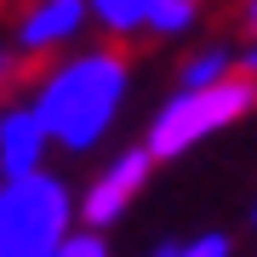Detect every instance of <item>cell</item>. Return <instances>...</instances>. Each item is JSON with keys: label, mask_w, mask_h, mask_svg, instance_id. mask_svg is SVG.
Returning <instances> with one entry per match:
<instances>
[{"label": "cell", "mask_w": 257, "mask_h": 257, "mask_svg": "<svg viewBox=\"0 0 257 257\" xmlns=\"http://www.w3.org/2000/svg\"><path fill=\"white\" fill-rule=\"evenodd\" d=\"M69 183L52 172H29L18 183H0V257H57L69 240Z\"/></svg>", "instance_id": "2"}, {"label": "cell", "mask_w": 257, "mask_h": 257, "mask_svg": "<svg viewBox=\"0 0 257 257\" xmlns=\"http://www.w3.org/2000/svg\"><path fill=\"white\" fill-rule=\"evenodd\" d=\"M149 172H155V160H149V149H120V155L103 166V172L92 177V189L80 194V223L92 234H103L109 223L120 217V211L132 206V194H143Z\"/></svg>", "instance_id": "4"}, {"label": "cell", "mask_w": 257, "mask_h": 257, "mask_svg": "<svg viewBox=\"0 0 257 257\" xmlns=\"http://www.w3.org/2000/svg\"><path fill=\"white\" fill-rule=\"evenodd\" d=\"M246 29L257 35V0H246Z\"/></svg>", "instance_id": "14"}, {"label": "cell", "mask_w": 257, "mask_h": 257, "mask_svg": "<svg viewBox=\"0 0 257 257\" xmlns=\"http://www.w3.org/2000/svg\"><path fill=\"white\" fill-rule=\"evenodd\" d=\"M251 103H257V80H246V74H229V80L206 86V92H177L155 114V126H149V143H143L149 160H177L200 138H211V132H223L229 120H240Z\"/></svg>", "instance_id": "3"}, {"label": "cell", "mask_w": 257, "mask_h": 257, "mask_svg": "<svg viewBox=\"0 0 257 257\" xmlns=\"http://www.w3.org/2000/svg\"><path fill=\"white\" fill-rule=\"evenodd\" d=\"M86 18H97L109 35H132L143 29V0H86Z\"/></svg>", "instance_id": "9"}, {"label": "cell", "mask_w": 257, "mask_h": 257, "mask_svg": "<svg viewBox=\"0 0 257 257\" xmlns=\"http://www.w3.org/2000/svg\"><path fill=\"white\" fill-rule=\"evenodd\" d=\"M86 29V0H35L18 18V52H57Z\"/></svg>", "instance_id": "5"}, {"label": "cell", "mask_w": 257, "mask_h": 257, "mask_svg": "<svg viewBox=\"0 0 257 257\" xmlns=\"http://www.w3.org/2000/svg\"><path fill=\"white\" fill-rule=\"evenodd\" d=\"M155 257H229V234H200L189 246H160Z\"/></svg>", "instance_id": "10"}, {"label": "cell", "mask_w": 257, "mask_h": 257, "mask_svg": "<svg viewBox=\"0 0 257 257\" xmlns=\"http://www.w3.org/2000/svg\"><path fill=\"white\" fill-rule=\"evenodd\" d=\"M200 12V0H143V29L155 35H183Z\"/></svg>", "instance_id": "8"}, {"label": "cell", "mask_w": 257, "mask_h": 257, "mask_svg": "<svg viewBox=\"0 0 257 257\" xmlns=\"http://www.w3.org/2000/svg\"><path fill=\"white\" fill-rule=\"evenodd\" d=\"M240 74H246V80H257V46H251L246 57H240Z\"/></svg>", "instance_id": "13"}, {"label": "cell", "mask_w": 257, "mask_h": 257, "mask_svg": "<svg viewBox=\"0 0 257 257\" xmlns=\"http://www.w3.org/2000/svg\"><path fill=\"white\" fill-rule=\"evenodd\" d=\"M126 86H132V69L120 52H80L69 63H57L35 92V120L46 132V143H63V149H92L103 132L114 126L120 103H126Z\"/></svg>", "instance_id": "1"}, {"label": "cell", "mask_w": 257, "mask_h": 257, "mask_svg": "<svg viewBox=\"0 0 257 257\" xmlns=\"http://www.w3.org/2000/svg\"><path fill=\"white\" fill-rule=\"evenodd\" d=\"M12 69H18V57H12L6 46H0V92H6V86H12Z\"/></svg>", "instance_id": "12"}, {"label": "cell", "mask_w": 257, "mask_h": 257, "mask_svg": "<svg viewBox=\"0 0 257 257\" xmlns=\"http://www.w3.org/2000/svg\"><path fill=\"white\" fill-rule=\"evenodd\" d=\"M251 223H257V206H251Z\"/></svg>", "instance_id": "15"}, {"label": "cell", "mask_w": 257, "mask_h": 257, "mask_svg": "<svg viewBox=\"0 0 257 257\" xmlns=\"http://www.w3.org/2000/svg\"><path fill=\"white\" fill-rule=\"evenodd\" d=\"M57 257H109V240L92 229H69V240L57 246Z\"/></svg>", "instance_id": "11"}, {"label": "cell", "mask_w": 257, "mask_h": 257, "mask_svg": "<svg viewBox=\"0 0 257 257\" xmlns=\"http://www.w3.org/2000/svg\"><path fill=\"white\" fill-rule=\"evenodd\" d=\"M229 74H234V52L206 46V52H194L189 63H183V92H206V86L229 80Z\"/></svg>", "instance_id": "7"}, {"label": "cell", "mask_w": 257, "mask_h": 257, "mask_svg": "<svg viewBox=\"0 0 257 257\" xmlns=\"http://www.w3.org/2000/svg\"><path fill=\"white\" fill-rule=\"evenodd\" d=\"M40 155H46V132L29 103L18 109H0V183H18V177L40 172Z\"/></svg>", "instance_id": "6"}]
</instances>
